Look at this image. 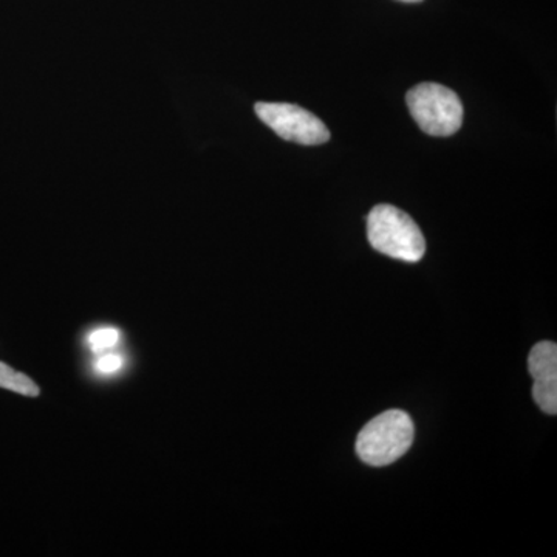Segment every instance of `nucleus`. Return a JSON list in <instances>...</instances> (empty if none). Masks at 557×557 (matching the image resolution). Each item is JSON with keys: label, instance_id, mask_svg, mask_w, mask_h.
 Wrapping results in <instances>:
<instances>
[{"label": "nucleus", "instance_id": "1", "mask_svg": "<svg viewBox=\"0 0 557 557\" xmlns=\"http://www.w3.org/2000/svg\"><path fill=\"white\" fill-rule=\"evenodd\" d=\"M370 245L388 258L418 262L426 252V240L416 222L401 209L379 205L368 218Z\"/></svg>", "mask_w": 557, "mask_h": 557}, {"label": "nucleus", "instance_id": "2", "mask_svg": "<svg viewBox=\"0 0 557 557\" xmlns=\"http://www.w3.org/2000/svg\"><path fill=\"white\" fill-rule=\"evenodd\" d=\"M413 437L416 426L412 418L403 410H387L359 432L357 453L370 467H387L408 453Z\"/></svg>", "mask_w": 557, "mask_h": 557}, {"label": "nucleus", "instance_id": "3", "mask_svg": "<svg viewBox=\"0 0 557 557\" xmlns=\"http://www.w3.org/2000/svg\"><path fill=\"white\" fill-rule=\"evenodd\" d=\"M406 101L418 126L432 137H450L463 123V106L456 91L448 87L420 84L409 90Z\"/></svg>", "mask_w": 557, "mask_h": 557}, {"label": "nucleus", "instance_id": "4", "mask_svg": "<svg viewBox=\"0 0 557 557\" xmlns=\"http://www.w3.org/2000/svg\"><path fill=\"white\" fill-rule=\"evenodd\" d=\"M256 113L285 141L298 145H324L330 139L327 126L309 110L287 102H258Z\"/></svg>", "mask_w": 557, "mask_h": 557}, {"label": "nucleus", "instance_id": "5", "mask_svg": "<svg viewBox=\"0 0 557 557\" xmlns=\"http://www.w3.org/2000/svg\"><path fill=\"white\" fill-rule=\"evenodd\" d=\"M533 376V397L539 408L548 416L557 412V346L552 341L539 343L528 358Z\"/></svg>", "mask_w": 557, "mask_h": 557}, {"label": "nucleus", "instance_id": "6", "mask_svg": "<svg viewBox=\"0 0 557 557\" xmlns=\"http://www.w3.org/2000/svg\"><path fill=\"white\" fill-rule=\"evenodd\" d=\"M0 387L24 397H39L40 388L33 383L30 376L17 372L5 362H0Z\"/></svg>", "mask_w": 557, "mask_h": 557}, {"label": "nucleus", "instance_id": "7", "mask_svg": "<svg viewBox=\"0 0 557 557\" xmlns=\"http://www.w3.org/2000/svg\"><path fill=\"white\" fill-rule=\"evenodd\" d=\"M119 339L120 335L115 329H100L91 333L89 344L94 351H102L106 348L115 346Z\"/></svg>", "mask_w": 557, "mask_h": 557}, {"label": "nucleus", "instance_id": "8", "mask_svg": "<svg viewBox=\"0 0 557 557\" xmlns=\"http://www.w3.org/2000/svg\"><path fill=\"white\" fill-rule=\"evenodd\" d=\"M121 366H123V358L119 357V355H104L97 362V369L101 373L116 372Z\"/></svg>", "mask_w": 557, "mask_h": 557}, {"label": "nucleus", "instance_id": "9", "mask_svg": "<svg viewBox=\"0 0 557 557\" xmlns=\"http://www.w3.org/2000/svg\"><path fill=\"white\" fill-rule=\"evenodd\" d=\"M401 2L416 3V2H421V0H401Z\"/></svg>", "mask_w": 557, "mask_h": 557}]
</instances>
